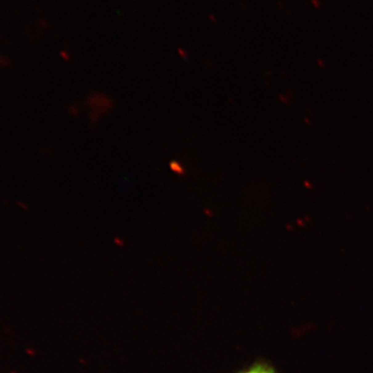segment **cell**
<instances>
[{"mask_svg":"<svg viewBox=\"0 0 373 373\" xmlns=\"http://www.w3.org/2000/svg\"><path fill=\"white\" fill-rule=\"evenodd\" d=\"M237 373H277V371L271 364L264 361H258Z\"/></svg>","mask_w":373,"mask_h":373,"instance_id":"cell-1","label":"cell"},{"mask_svg":"<svg viewBox=\"0 0 373 373\" xmlns=\"http://www.w3.org/2000/svg\"><path fill=\"white\" fill-rule=\"evenodd\" d=\"M171 168H172V170L176 172V174H183V172H184V170H183V168H181V166L179 165V164H177V163H172Z\"/></svg>","mask_w":373,"mask_h":373,"instance_id":"cell-2","label":"cell"}]
</instances>
